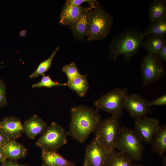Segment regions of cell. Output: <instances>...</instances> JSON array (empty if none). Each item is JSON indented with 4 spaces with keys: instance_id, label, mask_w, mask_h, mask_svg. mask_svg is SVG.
Listing matches in <instances>:
<instances>
[{
    "instance_id": "cell-1",
    "label": "cell",
    "mask_w": 166,
    "mask_h": 166,
    "mask_svg": "<svg viewBox=\"0 0 166 166\" xmlns=\"http://www.w3.org/2000/svg\"><path fill=\"white\" fill-rule=\"evenodd\" d=\"M71 120L69 135L77 141L83 143L94 132L101 121L99 110L83 105L71 108Z\"/></svg>"
},
{
    "instance_id": "cell-2",
    "label": "cell",
    "mask_w": 166,
    "mask_h": 166,
    "mask_svg": "<svg viewBox=\"0 0 166 166\" xmlns=\"http://www.w3.org/2000/svg\"><path fill=\"white\" fill-rule=\"evenodd\" d=\"M143 33L136 29H127L113 38L109 48V58L116 61L119 56L128 61L137 53L144 37Z\"/></svg>"
},
{
    "instance_id": "cell-3",
    "label": "cell",
    "mask_w": 166,
    "mask_h": 166,
    "mask_svg": "<svg viewBox=\"0 0 166 166\" xmlns=\"http://www.w3.org/2000/svg\"><path fill=\"white\" fill-rule=\"evenodd\" d=\"M142 142L134 129L122 126L115 149L126 154L133 160H140L144 149Z\"/></svg>"
},
{
    "instance_id": "cell-4",
    "label": "cell",
    "mask_w": 166,
    "mask_h": 166,
    "mask_svg": "<svg viewBox=\"0 0 166 166\" xmlns=\"http://www.w3.org/2000/svg\"><path fill=\"white\" fill-rule=\"evenodd\" d=\"M89 30L87 41L100 40L108 35L112 26L111 16L101 6H98L89 12Z\"/></svg>"
},
{
    "instance_id": "cell-5",
    "label": "cell",
    "mask_w": 166,
    "mask_h": 166,
    "mask_svg": "<svg viewBox=\"0 0 166 166\" xmlns=\"http://www.w3.org/2000/svg\"><path fill=\"white\" fill-rule=\"evenodd\" d=\"M128 95L126 88H115L95 101L94 106L98 110L104 111L119 118L122 115L124 101Z\"/></svg>"
},
{
    "instance_id": "cell-6",
    "label": "cell",
    "mask_w": 166,
    "mask_h": 166,
    "mask_svg": "<svg viewBox=\"0 0 166 166\" xmlns=\"http://www.w3.org/2000/svg\"><path fill=\"white\" fill-rule=\"evenodd\" d=\"M121 128L119 118L112 115L101 120L94 132L95 136L110 152L115 149Z\"/></svg>"
},
{
    "instance_id": "cell-7",
    "label": "cell",
    "mask_w": 166,
    "mask_h": 166,
    "mask_svg": "<svg viewBox=\"0 0 166 166\" xmlns=\"http://www.w3.org/2000/svg\"><path fill=\"white\" fill-rule=\"evenodd\" d=\"M67 134L61 125L53 122L47 126L36 144L42 149L56 151L67 144Z\"/></svg>"
},
{
    "instance_id": "cell-8",
    "label": "cell",
    "mask_w": 166,
    "mask_h": 166,
    "mask_svg": "<svg viewBox=\"0 0 166 166\" xmlns=\"http://www.w3.org/2000/svg\"><path fill=\"white\" fill-rule=\"evenodd\" d=\"M140 66L142 79L145 85L160 80L165 74V68L162 61L155 54H148L144 57Z\"/></svg>"
},
{
    "instance_id": "cell-9",
    "label": "cell",
    "mask_w": 166,
    "mask_h": 166,
    "mask_svg": "<svg viewBox=\"0 0 166 166\" xmlns=\"http://www.w3.org/2000/svg\"><path fill=\"white\" fill-rule=\"evenodd\" d=\"M110 152L95 136L85 149L84 164L88 166H106Z\"/></svg>"
},
{
    "instance_id": "cell-10",
    "label": "cell",
    "mask_w": 166,
    "mask_h": 166,
    "mask_svg": "<svg viewBox=\"0 0 166 166\" xmlns=\"http://www.w3.org/2000/svg\"><path fill=\"white\" fill-rule=\"evenodd\" d=\"M160 126L158 119L145 116L136 119L134 129L142 142L150 143Z\"/></svg>"
},
{
    "instance_id": "cell-11",
    "label": "cell",
    "mask_w": 166,
    "mask_h": 166,
    "mask_svg": "<svg viewBox=\"0 0 166 166\" xmlns=\"http://www.w3.org/2000/svg\"><path fill=\"white\" fill-rule=\"evenodd\" d=\"M147 101L139 94L135 93L128 95L124 102V108L126 109L130 115L136 119L141 118L150 112Z\"/></svg>"
},
{
    "instance_id": "cell-12",
    "label": "cell",
    "mask_w": 166,
    "mask_h": 166,
    "mask_svg": "<svg viewBox=\"0 0 166 166\" xmlns=\"http://www.w3.org/2000/svg\"><path fill=\"white\" fill-rule=\"evenodd\" d=\"M0 132L9 140H16L24 132L23 125L18 118L7 117L0 121Z\"/></svg>"
},
{
    "instance_id": "cell-13",
    "label": "cell",
    "mask_w": 166,
    "mask_h": 166,
    "mask_svg": "<svg viewBox=\"0 0 166 166\" xmlns=\"http://www.w3.org/2000/svg\"><path fill=\"white\" fill-rule=\"evenodd\" d=\"M47 126L46 123L36 114L26 120L23 125L24 132L32 140L42 134Z\"/></svg>"
},
{
    "instance_id": "cell-14",
    "label": "cell",
    "mask_w": 166,
    "mask_h": 166,
    "mask_svg": "<svg viewBox=\"0 0 166 166\" xmlns=\"http://www.w3.org/2000/svg\"><path fill=\"white\" fill-rule=\"evenodd\" d=\"M91 8L86 9L79 17L70 26L76 38L81 39L88 36L89 30V12Z\"/></svg>"
},
{
    "instance_id": "cell-15",
    "label": "cell",
    "mask_w": 166,
    "mask_h": 166,
    "mask_svg": "<svg viewBox=\"0 0 166 166\" xmlns=\"http://www.w3.org/2000/svg\"><path fill=\"white\" fill-rule=\"evenodd\" d=\"M2 145L7 159L16 160L24 157L27 153L26 148L16 140L9 139Z\"/></svg>"
},
{
    "instance_id": "cell-16",
    "label": "cell",
    "mask_w": 166,
    "mask_h": 166,
    "mask_svg": "<svg viewBox=\"0 0 166 166\" xmlns=\"http://www.w3.org/2000/svg\"><path fill=\"white\" fill-rule=\"evenodd\" d=\"M86 9L81 6H76L66 2L61 14L59 23L70 26Z\"/></svg>"
},
{
    "instance_id": "cell-17",
    "label": "cell",
    "mask_w": 166,
    "mask_h": 166,
    "mask_svg": "<svg viewBox=\"0 0 166 166\" xmlns=\"http://www.w3.org/2000/svg\"><path fill=\"white\" fill-rule=\"evenodd\" d=\"M42 158L44 166H75L74 162L64 158L56 151L42 149Z\"/></svg>"
},
{
    "instance_id": "cell-18",
    "label": "cell",
    "mask_w": 166,
    "mask_h": 166,
    "mask_svg": "<svg viewBox=\"0 0 166 166\" xmlns=\"http://www.w3.org/2000/svg\"><path fill=\"white\" fill-rule=\"evenodd\" d=\"M153 152L158 154L164 159V154L166 151V125L160 126L154 135L151 143Z\"/></svg>"
},
{
    "instance_id": "cell-19",
    "label": "cell",
    "mask_w": 166,
    "mask_h": 166,
    "mask_svg": "<svg viewBox=\"0 0 166 166\" xmlns=\"http://www.w3.org/2000/svg\"><path fill=\"white\" fill-rule=\"evenodd\" d=\"M149 17L151 23L166 18V1L154 0L149 8Z\"/></svg>"
},
{
    "instance_id": "cell-20",
    "label": "cell",
    "mask_w": 166,
    "mask_h": 166,
    "mask_svg": "<svg viewBox=\"0 0 166 166\" xmlns=\"http://www.w3.org/2000/svg\"><path fill=\"white\" fill-rule=\"evenodd\" d=\"M133 161L126 154L114 149L109 154L106 166H133Z\"/></svg>"
},
{
    "instance_id": "cell-21",
    "label": "cell",
    "mask_w": 166,
    "mask_h": 166,
    "mask_svg": "<svg viewBox=\"0 0 166 166\" xmlns=\"http://www.w3.org/2000/svg\"><path fill=\"white\" fill-rule=\"evenodd\" d=\"M66 84V86L74 91L80 97L84 96L89 88L87 75L81 74Z\"/></svg>"
},
{
    "instance_id": "cell-22",
    "label": "cell",
    "mask_w": 166,
    "mask_h": 166,
    "mask_svg": "<svg viewBox=\"0 0 166 166\" xmlns=\"http://www.w3.org/2000/svg\"><path fill=\"white\" fill-rule=\"evenodd\" d=\"M141 46L144 47L149 54H155L165 42L164 36L148 35Z\"/></svg>"
},
{
    "instance_id": "cell-23",
    "label": "cell",
    "mask_w": 166,
    "mask_h": 166,
    "mask_svg": "<svg viewBox=\"0 0 166 166\" xmlns=\"http://www.w3.org/2000/svg\"><path fill=\"white\" fill-rule=\"evenodd\" d=\"M166 34V18L151 23L143 33L145 37L148 35L164 36Z\"/></svg>"
},
{
    "instance_id": "cell-24",
    "label": "cell",
    "mask_w": 166,
    "mask_h": 166,
    "mask_svg": "<svg viewBox=\"0 0 166 166\" xmlns=\"http://www.w3.org/2000/svg\"><path fill=\"white\" fill-rule=\"evenodd\" d=\"M59 48V46L57 47L48 58L40 63L36 69L30 75V78H34L40 75L45 74V73L50 68L53 57Z\"/></svg>"
},
{
    "instance_id": "cell-25",
    "label": "cell",
    "mask_w": 166,
    "mask_h": 166,
    "mask_svg": "<svg viewBox=\"0 0 166 166\" xmlns=\"http://www.w3.org/2000/svg\"><path fill=\"white\" fill-rule=\"evenodd\" d=\"M42 77L41 81L37 83L33 84L32 88H41L45 87L49 88L54 86H66V83H61L52 80L50 76L48 75L45 76V74L42 75Z\"/></svg>"
},
{
    "instance_id": "cell-26",
    "label": "cell",
    "mask_w": 166,
    "mask_h": 166,
    "mask_svg": "<svg viewBox=\"0 0 166 166\" xmlns=\"http://www.w3.org/2000/svg\"><path fill=\"white\" fill-rule=\"evenodd\" d=\"M62 71L66 75L67 78V82L72 81L81 74L75 63L73 62L64 66Z\"/></svg>"
},
{
    "instance_id": "cell-27",
    "label": "cell",
    "mask_w": 166,
    "mask_h": 166,
    "mask_svg": "<svg viewBox=\"0 0 166 166\" xmlns=\"http://www.w3.org/2000/svg\"><path fill=\"white\" fill-rule=\"evenodd\" d=\"M6 96V86L3 81L0 79V108L7 105Z\"/></svg>"
},
{
    "instance_id": "cell-28",
    "label": "cell",
    "mask_w": 166,
    "mask_h": 166,
    "mask_svg": "<svg viewBox=\"0 0 166 166\" xmlns=\"http://www.w3.org/2000/svg\"><path fill=\"white\" fill-rule=\"evenodd\" d=\"M66 2L76 6H80L82 3L84 2L89 3L93 8H96L98 5L97 1L93 0H69Z\"/></svg>"
},
{
    "instance_id": "cell-29",
    "label": "cell",
    "mask_w": 166,
    "mask_h": 166,
    "mask_svg": "<svg viewBox=\"0 0 166 166\" xmlns=\"http://www.w3.org/2000/svg\"><path fill=\"white\" fill-rule=\"evenodd\" d=\"M166 105V94H164L158 97L155 100L148 102V107H151L154 106H163Z\"/></svg>"
},
{
    "instance_id": "cell-30",
    "label": "cell",
    "mask_w": 166,
    "mask_h": 166,
    "mask_svg": "<svg viewBox=\"0 0 166 166\" xmlns=\"http://www.w3.org/2000/svg\"><path fill=\"white\" fill-rule=\"evenodd\" d=\"M162 61H166V43L165 42L159 51L155 54Z\"/></svg>"
},
{
    "instance_id": "cell-31",
    "label": "cell",
    "mask_w": 166,
    "mask_h": 166,
    "mask_svg": "<svg viewBox=\"0 0 166 166\" xmlns=\"http://www.w3.org/2000/svg\"><path fill=\"white\" fill-rule=\"evenodd\" d=\"M0 166H27L17 163L15 160H9L2 163Z\"/></svg>"
},
{
    "instance_id": "cell-32",
    "label": "cell",
    "mask_w": 166,
    "mask_h": 166,
    "mask_svg": "<svg viewBox=\"0 0 166 166\" xmlns=\"http://www.w3.org/2000/svg\"><path fill=\"white\" fill-rule=\"evenodd\" d=\"M7 160L2 144L0 145V162L3 163Z\"/></svg>"
},
{
    "instance_id": "cell-33",
    "label": "cell",
    "mask_w": 166,
    "mask_h": 166,
    "mask_svg": "<svg viewBox=\"0 0 166 166\" xmlns=\"http://www.w3.org/2000/svg\"><path fill=\"white\" fill-rule=\"evenodd\" d=\"M9 140L0 132V145H2L5 142Z\"/></svg>"
},
{
    "instance_id": "cell-34",
    "label": "cell",
    "mask_w": 166,
    "mask_h": 166,
    "mask_svg": "<svg viewBox=\"0 0 166 166\" xmlns=\"http://www.w3.org/2000/svg\"><path fill=\"white\" fill-rule=\"evenodd\" d=\"M133 166H144L141 164H134Z\"/></svg>"
},
{
    "instance_id": "cell-35",
    "label": "cell",
    "mask_w": 166,
    "mask_h": 166,
    "mask_svg": "<svg viewBox=\"0 0 166 166\" xmlns=\"http://www.w3.org/2000/svg\"><path fill=\"white\" fill-rule=\"evenodd\" d=\"M83 166H86L85 164H84V165H83Z\"/></svg>"
},
{
    "instance_id": "cell-36",
    "label": "cell",
    "mask_w": 166,
    "mask_h": 166,
    "mask_svg": "<svg viewBox=\"0 0 166 166\" xmlns=\"http://www.w3.org/2000/svg\"><path fill=\"white\" fill-rule=\"evenodd\" d=\"M86 164V166H88L86 164Z\"/></svg>"
},
{
    "instance_id": "cell-37",
    "label": "cell",
    "mask_w": 166,
    "mask_h": 166,
    "mask_svg": "<svg viewBox=\"0 0 166 166\" xmlns=\"http://www.w3.org/2000/svg\"><path fill=\"white\" fill-rule=\"evenodd\" d=\"M42 166H44L43 165Z\"/></svg>"
}]
</instances>
